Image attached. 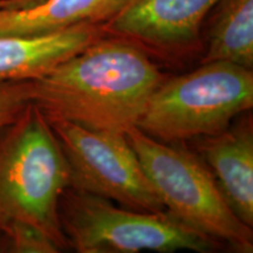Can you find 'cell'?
<instances>
[{
  "mask_svg": "<svg viewBox=\"0 0 253 253\" xmlns=\"http://www.w3.org/2000/svg\"><path fill=\"white\" fill-rule=\"evenodd\" d=\"M166 79L143 47L106 34L36 79L33 104L47 121L126 134Z\"/></svg>",
  "mask_w": 253,
  "mask_h": 253,
  "instance_id": "6da1fadb",
  "label": "cell"
},
{
  "mask_svg": "<svg viewBox=\"0 0 253 253\" xmlns=\"http://www.w3.org/2000/svg\"><path fill=\"white\" fill-rule=\"evenodd\" d=\"M71 171L54 132L33 103L0 126V231L26 224L48 236L61 252L68 245L58 208Z\"/></svg>",
  "mask_w": 253,
  "mask_h": 253,
  "instance_id": "7a4b0ae2",
  "label": "cell"
},
{
  "mask_svg": "<svg viewBox=\"0 0 253 253\" xmlns=\"http://www.w3.org/2000/svg\"><path fill=\"white\" fill-rule=\"evenodd\" d=\"M253 107V71L235 63L204 62L158 86L137 126L164 143L218 134Z\"/></svg>",
  "mask_w": 253,
  "mask_h": 253,
  "instance_id": "3957f363",
  "label": "cell"
},
{
  "mask_svg": "<svg viewBox=\"0 0 253 253\" xmlns=\"http://www.w3.org/2000/svg\"><path fill=\"white\" fill-rule=\"evenodd\" d=\"M58 214L68 249L78 253H208L224 248L167 210L116 207L109 199L72 186L60 197Z\"/></svg>",
  "mask_w": 253,
  "mask_h": 253,
  "instance_id": "277c9868",
  "label": "cell"
},
{
  "mask_svg": "<svg viewBox=\"0 0 253 253\" xmlns=\"http://www.w3.org/2000/svg\"><path fill=\"white\" fill-rule=\"evenodd\" d=\"M129 144L168 212L235 252H253V231L231 210L212 173L195 154L132 126Z\"/></svg>",
  "mask_w": 253,
  "mask_h": 253,
  "instance_id": "5b68a950",
  "label": "cell"
},
{
  "mask_svg": "<svg viewBox=\"0 0 253 253\" xmlns=\"http://www.w3.org/2000/svg\"><path fill=\"white\" fill-rule=\"evenodd\" d=\"M71 171V186L141 211L166 210L126 134L47 121Z\"/></svg>",
  "mask_w": 253,
  "mask_h": 253,
  "instance_id": "8992f818",
  "label": "cell"
},
{
  "mask_svg": "<svg viewBox=\"0 0 253 253\" xmlns=\"http://www.w3.org/2000/svg\"><path fill=\"white\" fill-rule=\"evenodd\" d=\"M218 0H128L103 25L112 36L162 53H182L199 43L202 26Z\"/></svg>",
  "mask_w": 253,
  "mask_h": 253,
  "instance_id": "52a82bcc",
  "label": "cell"
},
{
  "mask_svg": "<svg viewBox=\"0 0 253 253\" xmlns=\"http://www.w3.org/2000/svg\"><path fill=\"white\" fill-rule=\"evenodd\" d=\"M203 162L243 223L253 227V128L249 116L198 142Z\"/></svg>",
  "mask_w": 253,
  "mask_h": 253,
  "instance_id": "ba28073f",
  "label": "cell"
},
{
  "mask_svg": "<svg viewBox=\"0 0 253 253\" xmlns=\"http://www.w3.org/2000/svg\"><path fill=\"white\" fill-rule=\"evenodd\" d=\"M128 0H0V37H38L104 25Z\"/></svg>",
  "mask_w": 253,
  "mask_h": 253,
  "instance_id": "9c48e42d",
  "label": "cell"
},
{
  "mask_svg": "<svg viewBox=\"0 0 253 253\" xmlns=\"http://www.w3.org/2000/svg\"><path fill=\"white\" fill-rule=\"evenodd\" d=\"M108 34L103 25L84 24L38 37H0V80H36Z\"/></svg>",
  "mask_w": 253,
  "mask_h": 253,
  "instance_id": "30bf717a",
  "label": "cell"
},
{
  "mask_svg": "<svg viewBox=\"0 0 253 253\" xmlns=\"http://www.w3.org/2000/svg\"><path fill=\"white\" fill-rule=\"evenodd\" d=\"M208 18L202 63L223 61L253 69V0H218Z\"/></svg>",
  "mask_w": 253,
  "mask_h": 253,
  "instance_id": "8fae6325",
  "label": "cell"
},
{
  "mask_svg": "<svg viewBox=\"0 0 253 253\" xmlns=\"http://www.w3.org/2000/svg\"><path fill=\"white\" fill-rule=\"evenodd\" d=\"M58 245L36 227L12 224L0 231V253H58Z\"/></svg>",
  "mask_w": 253,
  "mask_h": 253,
  "instance_id": "7c38bea8",
  "label": "cell"
},
{
  "mask_svg": "<svg viewBox=\"0 0 253 253\" xmlns=\"http://www.w3.org/2000/svg\"><path fill=\"white\" fill-rule=\"evenodd\" d=\"M33 97L34 80H0V126L19 118Z\"/></svg>",
  "mask_w": 253,
  "mask_h": 253,
  "instance_id": "4fadbf2b",
  "label": "cell"
}]
</instances>
